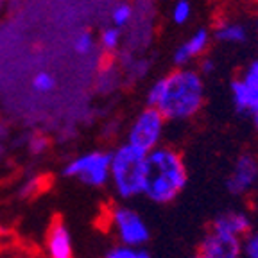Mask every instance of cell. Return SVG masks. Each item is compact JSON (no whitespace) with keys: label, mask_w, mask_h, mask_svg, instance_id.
I'll list each match as a JSON object with an SVG mask.
<instances>
[{"label":"cell","mask_w":258,"mask_h":258,"mask_svg":"<svg viewBox=\"0 0 258 258\" xmlns=\"http://www.w3.org/2000/svg\"><path fill=\"white\" fill-rule=\"evenodd\" d=\"M111 226L115 228V233L122 242V246L142 247L151 237L145 221L138 212L129 206H115L111 210Z\"/></svg>","instance_id":"cell-6"},{"label":"cell","mask_w":258,"mask_h":258,"mask_svg":"<svg viewBox=\"0 0 258 258\" xmlns=\"http://www.w3.org/2000/svg\"><path fill=\"white\" fill-rule=\"evenodd\" d=\"M256 29H258V20H256Z\"/></svg>","instance_id":"cell-26"},{"label":"cell","mask_w":258,"mask_h":258,"mask_svg":"<svg viewBox=\"0 0 258 258\" xmlns=\"http://www.w3.org/2000/svg\"><path fill=\"white\" fill-rule=\"evenodd\" d=\"M131 15H133L131 8H129L127 4H120L115 8V11H113V22H115L117 27H122V25H125L129 20H131Z\"/></svg>","instance_id":"cell-20"},{"label":"cell","mask_w":258,"mask_h":258,"mask_svg":"<svg viewBox=\"0 0 258 258\" xmlns=\"http://www.w3.org/2000/svg\"><path fill=\"white\" fill-rule=\"evenodd\" d=\"M258 188V158L253 153L237 156L226 177V190L233 198H247Z\"/></svg>","instance_id":"cell-7"},{"label":"cell","mask_w":258,"mask_h":258,"mask_svg":"<svg viewBox=\"0 0 258 258\" xmlns=\"http://www.w3.org/2000/svg\"><path fill=\"white\" fill-rule=\"evenodd\" d=\"M194 258H199V256H198V254H196V256H194Z\"/></svg>","instance_id":"cell-27"},{"label":"cell","mask_w":258,"mask_h":258,"mask_svg":"<svg viewBox=\"0 0 258 258\" xmlns=\"http://www.w3.org/2000/svg\"><path fill=\"white\" fill-rule=\"evenodd\" d=\"M238 77H240V81L246 86L247 93L251 97V102L254 104V101L258 99V59L251 61L246 69L242 70V74ZM253 104H251V108H253Z\"/></svg>","instance_id":"cell-14"},{"label":"cell","mask_w":258,"mask_h":258,"mask_svg":"<svg viewBox=\"0 0 258 258\" xmlns=\"http://www.w3.org/2000/svg\"><path fill=\"white\" fill-rule=\"evenodd\" d=\"M188 170L181 153L160 145L147 154V176L144 196L154 205H169L185 190Z\"/></svg>","instance_id":"cell-1"},{"label":"cell","mask_w":258,"mask_h":258,"mask_svg":"<svg viewBox=\"0 0 258 258\" xmlns=\"http://www.w3.org/2000/svg\"><path fill=\"white\" fill-rule=\"evenodd\" d=\"M104 258H151V254L142 247H129V246H115L106 253Z\"/></svg>","instance_id":"cell-15"},{"label":"cell","mask_w":258,"mask_h":258,"mask_svg":"<svg viewBox=\"0 0 258 258\" xmlns=\"http://www.w3.org/2000/svg\"><path fill=\"white\" fill-rule=\"evenodd\" d=\"M242 258H258V231L253 230L242 238Z\"/></svg>","instance_id":"cell-17"},{"label":"cell","mask_w":258,"mask_h":258,"mask_svg":"<svg viewBox=\"0 0 258 258\" xmlns=\"http://www.w3.org/2000/svg\"><path fill=\"white\" fill-rule=\"evenodd\" d=\"M249 117H251V120H253V125L258 129V99H256V101H254L253 108H251V111H249Z\"/></svg>","instance_id":"cell-25"},{"label":"cell","mask_w":258,"mask_h":258,"mask_svg":"<svg viewBox=\"0 0 258 258\" xmlns=\"http://www.w3.org/2000/svg\"><path fill=\"white\" fill-rule=\"evenodd\" d=\"M199 258H242V238L219 231L212 226L205 231L198 247Z\"/></svg>","instance_id":"cell-8"},{"label":"cell","mask_w":258,"mask_h":258,"mask_svg":"<svg viewBox=\"0 0 258 258\" xmlns=\"http://www.w3.org/2000/svg\"><path fill=\"white\" fill-rule=\"evenodd\" d=\"M48 142L45 138H32L31 144H29V149H31L32 154H41L45 149H47Z\"/></svg>","instance_id":"cell-24"},{"label":"cell","mask_w":258,"mask_h":258,"mask_svg":"<svg viewBox=\"0 0 258 258\" xmlns=\"http://www.w3.org/2000/svg\"><path fill=\"white\" fill-rule=\"evenodd\" d=\"M54 77L50 76V74H47V72H41V74H38L36 77H34V81H32V88L36 90V92H40V93H47V92H50V90L54 88Z\"/></svg>","instance_id":"cell-18"},{"label":"cell","mask_w":258,"mask_h":258,"mask_svg":"<svg viewBox=\"0 0 258 258\" xmlns=\"http://www.w3.org/2000/svg\"><path fill=\"white\" fill-rule=\"evenodd\" d=\"M93 47V38L90 32H83L76 41V50L79 54H86L90 52V48Z\"/></svg>","instance_id":"cell-22"},{"label":"cell","mask_w":258,"mask_h":258,"mask_svg":"<svg viewBox=\"0 0 258 258\" xmlns=\"http://www.w3.org/2000/svg\"><path fill=\"white\" fill-rule=\"evenodd\" d=\"M215 67H217V63H215L214 57L205 56L201 59V63H199V70H198V72L201 74V76H210V74L215 72Z\"/></svg>","instance_id":"cell-23"},{"label":"cell","mask_w":258,"mask_h":258,"mask_svg":"<svg viewBox=\"0 0 258 258\" xmlns=\"http://www.w3.org/2000/svg\"><path fill=\"white\" fill-rule=\"evenodd\" d=\"M210 40H212V34H210L208 29L206 27L198 29L185 43H181L176 48V52H174V57H172L174 64H176L177 69H186V64H188L190 61L206 52Z\"/></svg>","instance_id":"cell-10"},{"label":"cell","mask_w":258,"mask_h":258,"mask_svg":"<svg viewBox=\"0 0 258 258\" xmlns=\"http://www.w3.org/2000/svg\"><path fill=\"white\" fill-rule=\"evenodd\" d=\"M230 92H231V102H233V108L238 115H249L251 111V97L247 93L246 86L240 81V77H235L230 83Z\"/></svg>","instance_id":"cell-13"},{"label":"cell","mask_w":258,"mask_h":258,"mask_svg":"<svg viewBox=\"0 0 258 258\" xmlns=\"http://www.w3.org/2000/svg\"><path fill=\"white\" fill-rule=\"evenodd\" d=\"M118 38H120V31H118L117 27H109L106 29L104 32H102V45H104V48H115L118 43Z\"/></svg>","instance_id":"cell-21"},{"label":"cell","mask_w":258,"mask_h":258,"mask_svg":"<svg viewBox=\"0 0 258 258\" xmlns=\"http://www.w3.org/2000/svg\"><path fill=\"white\" fill-rule=\"evenodd\" d=\"M47 251L48 258H74L72 235L61 219H56L48 228Z\"/></svg>","instance_id":"cell-11"},{"label":"cell","mask_w":258,"mask_h":258,"mask_svg":"<svg viewBox=\"0 0 258 258\" xmlns=\"http://www.w3.org/2000/svg\"><path fill=\"white\" fill-rule=\"evenodd\" d=\"M0 154H2V149H0Z\"/></svg>","instance_id":"cell-28"},{"label":"cell","mask_w":258,"mask_h":258,"mask_svg":"<svg viewBox=\"0 0 258 258\" xmlns=\"http://www.w3.org/2000/svg\"><path fill=\"white\" fill-rule=\"evenodd\" d=\"M214 38L219 43L240 45L246 43L247 29L238 22H219L214 29Z\"/></svg>","instance_id":"cell-12"},{"label":"cell","mask_w":258,"mask_h":258,"mask_svg":"<svg viewBox=\"0 0 258 258\" xmlns=\"http://www.w3.org/2000/svg\"><path fill=\"white\" fill-rule=\"evenodd\" d=\"M109 163L111 153L93 151L70 161L63 169V174L67 177H77L86 186L101 188L109 181Z\"/></svg>","instance_id":"cell-5"},{"label":"cell","mask_w":258,"mask_h":258,"mask_svg":"<svg viewBox=\"0 0 258 258\" xmlns=\"http://www.w3.org/2000/svg\"><path fill=\"white\" fill-rule=\"evenodd\" d=\"M147 176V154L129 144L120 145L111 153L109 181L120 199H133L144 196Z\"/></svg>","instance_id":"cell-3"},{"label":"cell","mask_w":258,"mask_h":258,"mask_svg":"<svg viewBox=\"0 0 258 258\" xmlns=\"http://www.w3.org/2000/svg\"><path fill=\"white\" fill-rule=\"evenodd\" d=\"M163 88H165V77H161L151 86L149 93H147V108H156L160 102L161 95H163Z\"/></svg>","instance_id":"cell-19"},{"label":"cell","mask_w":258,"mask_h":258,"mask_svg":"<svg viewBox=\"0 0 258 258\" xmlns=\"http://www.w3.org/2000/svg\"><path fill=\"white\" fill-rule=\"evenodd\" d=\"M206 88L198 70L177 69L165 76V88L156 109L165 122H186L203 109Z\"/></svg>","instance_id":"cell-2"},{"label":"cell","mask_w":258,"mask_h":258,"mask_svg":"<svg viewBox=\"0 0 258 258\" xmlns=\"http://www.w3.org/2000/svg\"><path fill=\"white\" fill-rule=\"evenodd\" d=\"M190 15H192V6L188 0H177L172 8V22L177 25H183L188 22Z\"/></svg>","instance_id":"cell-16"},{"label":"cell","mask_w":258,"mask_h":258,"mask_svg":"<svg viewBox=\"0 0 258 258\" xmlns=\"http://www.w3.org/2000/svg\"><path fill=\"white\" fill-rule=\"evenodd\" d=\"M165 133V118L156 108H145L129 127L127 142L131 147L149 154L161 145Z\"/></svg>","instance_id":"cell-4"},{"label":"cell","mask_w":258,"mask_h":258,"mask_svg":"<svg viewBox=\"0 0 258 258\" xmlns=\"http://www.w3.org/2000/svg\"><path fill=\"white\" fill-rule=\"evenodd\" d=\"M210 226L237 238H244L253 231V219L247 212H242V210H228L219 214Z\"/></svg>","instance_id":"cell-9"}]
</instances>
